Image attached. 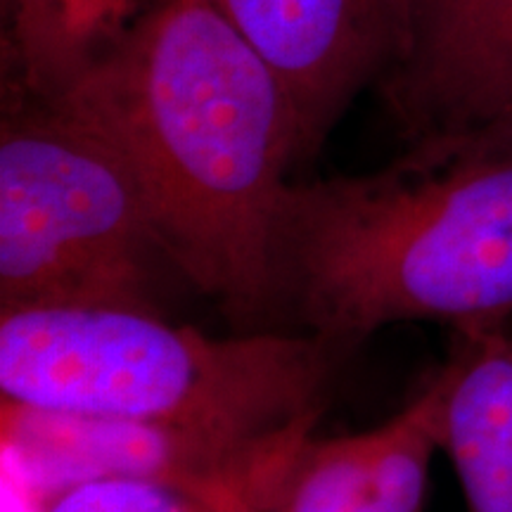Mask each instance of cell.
<instances>
[{
  "label": "cell",
  "instance_id": "cell-2",
  "mask_svg": "<svg viewBox=\"0 0 512 512\" xmlns=\"http://www.w3.org/2000/svg\"><path fill=\"white\" fill-rule=\"evenodd\" d=\"M271 287V325H299L347 358L403 320L501 330L512 316V138L406 145L370 174L290 183Z\"/></svg>",
  "mask_w": 512,
  "mask_h": 512
},
{
  "label": "cell",
  "instance_id": "cell-4",
  "mask_svg": "<svg viewBox=\"0 0 512 512\" xmlns=\"http://www.w3.org/2000/svg\"><path fill=\"white\" fill-rule=\"evenodd\" d=\"M162 264L174 268L124 157L76 114L5 79L0 311L157 309Z\"/></svg>",
  "mask_w": 512,
  "mask_h": 512
},
{
  "label": "cell",
  "instance_id": "cell-5",
  "mask_svg": "<svg viewBox=\"0 0 512 512\" xmlns=\"http://www.w3.org/2000/svg\"><path fill=\"white\" fill-rule=\"evenodd\" d=\"M264 57L292 107L299 164L413 43L425 0H214Z\"/></svg>",
  "mask_w": 512,
  "mask_h": 512
},
{
  "label": "cell",
  "instance_id": "cell-1",
  "mask_svg": "<svg viewBox=\"0 0 512 512\" xmlns=\"http://www.w3.org/2000/svg\"><path fill=\"white\" fill-rule=\"evenodd\" d=\"M53 102L124 157L174 271L242 330L271 325L297 126L278 76L219 5L164 0Z\"/></svg>",
  "mask_w": 512,
  "mask_h": 512
},
{
  "label": "cell",
  "instance_id": "cell-6",
  "mask_svg": "<svg viewBox=\"0 0 512 512\" xmlns=\"http://www.w3.org/2000/svg\"><path fill=\"white\" fill-rule=\"evenodd\" d=\"M377 93L403 145L512 138V0H425Z\"/></svg>",
  "mask_w": 512,
  "mask_h": 512
},
{
  "label": "cell",
  "instance_id": "cell-8",
  "mask_svg": "<svg viewBox=\"0 0 512 512\" xmlns=\"http://www.w3.org/2000/svg\"><path fill=\"white\" fill-rule=\"evenodd\" d=\"M451 366L380 427L304 441L264 512H422Z\"/></svg>",
  "mask_w": 512,
  "mask_h": 512
},
{
  "label": "cell",
  "instance_id": "cell-11",
  "mask_svg": "<svg viewBox=\"0 0 512 512\" xmlns=\"http://www.w3.org/2000/svg\"><path fill=\"white\" fill-rule=\"evenodd\" d=\"M10 79L53 100L112 53L164 0H5Z\"/></svg>",
  "mask_w": 512,
  "mask_h": 512
},
{
  "label": "cell",
  "instance_id": "cell-9",
  "mask_svg": "<svg viewBox=\"0 0 512 512\" xmlns=\"http://www.w3.org/2000/svg\"><path fill=\"white\" fill-rule=\"evenodd\" d=\"M320 413L264 434L211 470L91 479L48 498L41 512H264Z\"/></svg>",
  "mask_w": 512,
  "mask_h": 512
},
{
  "label": "cell",
  "instance_id": "cell-7",
  "mask_svg": "<svg viewBox=\"0 0 512 512\" xmlns=\"http://www.w3.org/2000/svg\"><path fill=\"white\" fill-rule=\"evenodd\" d=\"M259 437L264 434L43 411L3 401L5 456H10L22 482L41 503L91 479L211 470L228 463Z\"/></svg>",
  "mask_w": 512,
  "mask_h": 512
},
{
  "label": "cell",
  "instance_id": "cell-3",
  "mask_svg": "<svg viewBox=\"0 0 512 512\" xmlns=\"http://www.w3.org/2000/svg\"><path fill=\"white\" fill-rule=\"evenodd\" d=\"M347 361L313 332L207 337L119 304L0 311L5 403L266 434L325 406Z\"/></svg>",
  "mask_w": 512,
  "mask_h": 512
},
{
  "label": "cell",
  "instance_id": "cell-10",
  "mask_svg": "<svg viewBox=\"0 0 512 512\" xmlns=\"http://www.w3.org/2000/svg\"><path fill=\"white\" fill-rule=\"evenodd\" d=\"M448 366L441 448L467 512H512V330L463 335Z\"/></svg>",
  "mask_w": 512,
  "mask_h": 512
}]
</instances>
